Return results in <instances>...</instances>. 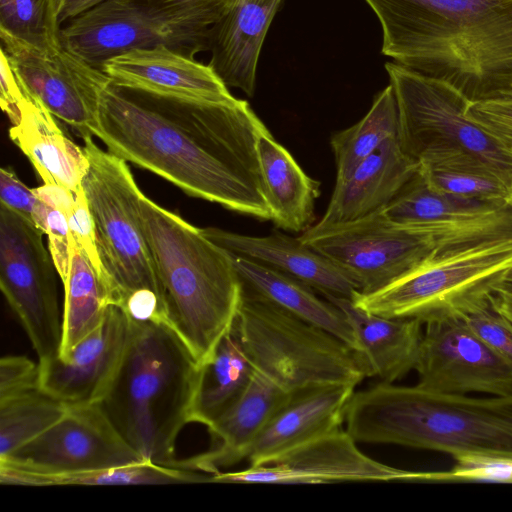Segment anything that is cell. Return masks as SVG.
<instances>
[{
  "label": "cell",
  "mask_w": 512,
  "mask_h": 512,
  "mask_svg": "<svg viewBox=\"0 0 512 512\" xmlns=\"http://www.w3.org/2000/svg\"><path fill=\"white\" fill-rule=\"evenodd\" d=\"M382 213L404 225L471 228L512 224V202H491L448 194L431 187L418 172Z\"/></svg>",
  "instance_id": "obj_26"
},
{
  "label": "cell",
  "mask_w": 512,
  "mask_h": 512,
  "mask_svg": "<svg viewBox=\"0 0 512 512\" xmlns=\"http://www.w3.org/2000/svg\"><path fill=\"white\" fill-rule=\"evenodd\" d=\"M282 0H243L208 32L209 65L228 87L252 97L261 48Z\"/></svg>",
  "instance_id": "obj_23"
},
{
  "label": "cell",
  "mask_w": 512,
  "mask_h": 512,
  "mask_svg": "<svg viewBox=\"0 0 512 512\" xmlns=\"http://www.w3.org/2000/svg\"><path fill=\"white\" fill-rule=\"evenodd\" d=\"M265 128L242 99H183L110 79L92 132L110 153L190 196L271 221L256 149Z\"/></svg>",
  "instance_id": "obj_1"
},
{
  "label": "cell",
  "mask_w": 512,
  "mask_h": 512,
  "mask_svg": "<svg viewBox=\"0 0 512 512\" xmlns=\"http://www.w3.org/2000/svg\"><path fill=\"white\" fill-rule=\"evenodd\" d=\"M202 231L227 252L292 276L323 295L351 298L358 290L344 270L299 238L277 230L266 236H250L212 227Z\"/></svg>",
  "instance_id": "obj_21"
},
{
  "label": "cell",
  "mask_w": 512,
  "mask_h": 512,
  "mask_svg": "<svg viewBox=\"0 0 512 512\" xmlns=\"http://www.w3.org/2000/svg\"><path fill=\"white\" fill-rule=\"evenodd\" d=\"M9 136L43 183L59 184L74 193L82 191L89 165L85 150L63 132L56 117L38 100L25 94L19 121L10 127Z\"/></svg>",
  "instance_id": "obj_25"
},
{
  "label": "cell",
  "mask_w": 512,
  "mask_h": 512,
  "mask_svg": "<svg viewBox=\"0 0 512 512\" xmlns=\"http://www.w3.org/2000/svg\"><path fill=\"white\" fill-rule=\"evenodd\" d=\"M101 71L116 84L164 96L208 102L235 99L209 64L166 45L113 57L103 63Z\"/></svg>",
  "instance_id": "obj_18"
},
{
  "label": "cell",
  "mask_w": 512,
  "mask_h": 512,
  "mask_svg": "<svg viewBox=\"0 0 512 512\" xmlns=\"http://www.w3.org/2000/svg\"><path fill=\"white\" fill-rule=\"evenodd\" d=\"M229 255L243 285L295 316L330 332L358 352L355 333L340 308L318 298L312 287L292 276L232 253Z\"/></svg>",
  "instance_id": "obj_28"
},
{
  "label": "cell",
  "mask_w": 512,
  "mask_h": 512,
  "mask_svg": "<svg viewBox=\"0 0 512 512\" xmlns=\"http://www.w3.org/2000/svg\"><path fill=\"white\" fill-rule=\"evenodd\" d=\"M291 396L266 375L253 370L239 400L207 428L211 437L209 449L178 460L177 467L212 475L246 459L252 443Z\"/></svg>",
  "instance_id": "obj_20"
},
{
  "label": "cell",
  "mask_w": 512,
  "mask_h": 512,
  "mask_svg": "<svg viewBox=\"0 0 512 512\" xmlns=\"http://www.w3.org/2000/svg\"><path fill=\"white\" fill-rule=\"evenodd\" d=\"M0 199L1 204L34 224L33 214L38 197L33 189L28 188L18 178L11 167H3L0 170Z\"/></svg>",
  "instance_id": "obj_43"
},
{
  "label": "cell",
  "mask_w": 512,
  "mask_h": 512,
  "mask_svg": "<svg viewBox=\"0 0 512 512\" xmlns=\"http://www.w3.org/2000/svg\"><path fill=\"white\" fill-rule=\"evenodd\" d=\"M145 461L124 440L99 403L68 405L66 414L0 466L40 474H72Z\"/></svg>",
  "instance_id": "obj_13"
},
{
  "label": "cell",
  "mask_w": 512,
  "mask_h": 512,
  "mask_svg": "<svg viewBox=\"0 0 512 512\" xmlns=\"http://www.w3.org/2000/svg\"><path fill=\"white\" fill-rule=\"evenodd\" d=\"M357 443L512 457V395L472 397L381 382L354 392L345 417Z\"/></svg>",
  "instance_id": "obj_3"
},
{
  "label": "cell",
  "mask_w": 512,
  "mask_h": 512,
  "mask_svg": "<svg viewBox=\"0 0 512 512\" xmlns=\"http://www.w3.org/2000/svg\"><path fill=\"white\" fill-rule=\"evenodd\" d=\"M324 296L346 315L367 377L394 383L414 370L423 333L419 320L382 317L358 308L351 298Z\"/></svg>",
  "instance_id": "obj_24"
},
{
  "label": "cell",
  "mask_w": 512,
  "mask_h": 512,
  "mask_svg": "<svg viewBox=\"0 0 512 512\" xmlns=\"http://www.w3.org/2000/svg\"><path fill=\"white\" fill-rule=\"evenodd\" d=\"M466 114L512 156V98L470 103Z\"/></svg>",
  "instance_id": "obj_40"
},
{
  "label": "cell",
  "mask_w": 512,
  "mask_h": 512,
  "mask_svg": "<svg viewBox=\"0 0 512 512\" xmlns=\"http://www.w3.org/2000/svg\"><path fill=\"white\" fill-rule=\"evenodd\" d=\"M352 385H324L293 394L248 450L250 466L265 465L307 442L342 428Z\"/></svg>",
  "instance_id": "obj_19"
},
{
  "label": "cell",
  "mask_w": 512,
  "mask_h": 512,
  "mask_svg": "<svg viewBox=\"0 0 512 512\" xmlns=\"http://www.w3.org/2000/svg\"><path fill=\"white\" fill-rule=\"evenodd\" d=\"M493 294L475 301L456 317L491 349L512 362V324L496 309Z\"/></svg>",
  "instance_id": "obj_37"
},
{
  "label": "cell",
  "mask_w": 512,
  "mask_h": 512,
  "mask_svg": "<svg viewBox=\"0 0 512 512\" xmlns=\"http://www.w3.org/2000/svg\"><path fill=\"white\" fill-rule=\"evenodd\" d=\"M493 301L496 309L512 324V296L495 293Z\"/></svg>",
  "instance_id": "obj_47"
},
{
  "label": "cell",
  "mask_w": 512,
  "mask_h": 512,
  "mask_svg": "<svg viewBox=\"0 0 512 512\" xmlns=\"http://www.w3.org/2000/svg\"><path fill=\"white\" fill-rule=\"evenodd\" d=\"M130 322L122 362L99 405L143 460L177 467L176 440L191 423L199 366L166 324Z\"/></svg>",
  "instance_id": "obj_5"
},
{
  "label": "cell",
  "mask_w": 512,
  "mask_h": 512,
  "mask_svg": "<svg viewBox=\"0 0 512 512\" xmlns=\"http://www.w3.org/2000/svg\"><path fill=\"white\" fill-rule=\"evenodd\" d=\"M131 322L111 305L101 325L64 357L38 361L39 386L67 405L99 403L122 362Z\"/></svg>",
  "instance_id": "obj_17"
},
{
  "label": "cell",
  "mask_w": 512,
  "mask_h": 512,
  "mask_svg": "<svg viewBox=\"0 0 512 512\" xmlns=\"http://www.w3.org/2000/svg\"><path fill=\"white\" fill-rule=\"evenodd\" d=\"M162 11L147 0H106L67 21L62 46L101 70L103 63L134 49L166 45L194 57L208 50V32Z\"/></svg>",
  "instance_id": "obj_12"
},
{
  "label": "cell",
  "mask_w": 512,
  "mask_h": 512,
  "mask_svg": "<svg viewBox=\"0 0 512 512\" xmlns=\"http://www.w3.org/2000/svg\"><path fill=\"white\" fill-rule=\"evenodd\" d=\"M399 111V142L420 168L485 173L512 192V156L466 110L470 102L450 85L395 62L385 64Z\"/></svg>",
  "instance_id": "obj_7"
},
{
  "label": "cell",
  "mask_w": 512,
  "mask_h": 512,
  "mask_svg": "<svg viewBox=\"0 0 512 512\" xmlns=\"http://www.w3.org/2000/svg\"><path fill=\"white\" fill-rule=\"evenodd\" d=\"M418 170L419 165L402 150L399 138L386 141L344 181L335 183L319 223L349 222L382 210Z\"/></svg>",
  "instance_id": "obj_22"
},
{
  "label": "cell",
  "mask_w": 512,
  "mask_h": 512,
  "mask_svg": "<svg viewBox=\"0 0 512 512\" xmlns=\"http://www.w3.org/2000/svg\"><path fill=\"white\" fill-rule=\"evenodd\" d=\"M494 293L512 296V266L499 279Z\"/></svg>",
  "instance_id": "obj_48"
},
{
  "label": "cell",
  "mask_w": 512,
  "mask_h": 512,
  "mask_svg": "<svg viewBox=\"0 0 512 512\" xmlns=\"http://www.w3.org/2000/svg\"><path fill=\"white\" fill-rule=\"evenodd\" d=\"M419 172L431 187L448 194L482 201L512 202L511 190L489 174L420 167Z\"/></svg>",
  "instance_id": "obj_35"
},
{
  "label": "cell",
  "mask_w": 512,
  "mask_h": 512,
  "mask_svg": "<svg viewBox=\"0 0 512 512\" xmlns=\"http://www.w3.org/2000/svg\"><path fill=\"white\" fill-rule=\"evenodd\" d=\"M256 149L271 221L281 229L304 232L314 220L319 183L302 170L267 128L258 135Z\"/></svg>",
  "instance_id": "obj_27"
},
{
  "label": "cell",
  "mask_w": 512,
  "mask_h": 512,
  "mask_svg": "<svg viewBox=\"0 0 512 512\" xmlns=\"http://www.w3.org/2000/svg\"><path fill=\"white\" fill-rule=\"evenodd\" d=\"M39 386V365L26 356L6 355L0 360V400Z\"/></svg>",
  "instance_id": "obj_41"
},
{
  "label": "cell",
  "mask_w": 512,
  "mask_h": 512,
  "mask_svg": "<svg viewBox=\"0 0 512 512\" xmlns=\"http://www.w3.org/2000/svg\"><path fill=\"white\" fill-rule=\"evenodd\" d=\"M382 53L470 103L512 98V0H365Z\"/></svg>",
  "instance_id": "obj_2"
},
{
  "label": "cell",
  "mask_w": 512,
  "mask_h": 512,
  "mask_svg": "<svg viewBox=\"0 0 512 512\" xmlns=\"http://www.w3.org/2000/svg\"><path fill=\"white\" fill-rule=\"evenodd\" d=\"M43 234L0 204V288L39 361L57 357L62 341L59 274Z\"/></svg>",
  "instance_id": "obj_11"
},
{
  "label": "cell",
  "mask_w": 512,
  "mask_h": 512,
  "mask_svg": "<svg viewBox=\"0 0 512 512\" xmlns=\"http://www.w3.org/2000/svg\"><path fill=\"white\" fill-rule=\"evenodd\" d=\"M444 471H421V483H503L512 484V457L462 455L453 458Z\"/></svg>",
  "instance_id": "obj_36"
},
{
  "label": "cell",
  "mask_w": 512,
  "mask_h": 512,
  "mask_svg": "<svg viewBox=\"0 0 512 512\" xmlns=\"http://www.w3.org/2000/svg\"><path fill=\"white\" fill-rule=\"evenodd\" d=\"M210 475L148 461L72 474H40L0 466V482L17 486L147 485L209 482Z\"/></svg>",
  "instance_id": "obj_31"
},
{
  "label": "cell",
  "mask_w": 512,
  "mask_h": 512,
  "mask_svg": "<svg viewBox=\"0 0 512 512\" xmlns=\"http://www.w3.org/2000/svg\"><path fill=\"white\" fill-rule=\"evenodd\" d=\"M396 138H399V111L394 88L389 84L375 96L360 121L332 135L336 183L344 181L382 144Z\"/></svg>",
  "instance_id": "obj_32"
},
{
  "label": "cell",
  "mask_w": 512,
  "mask_h": 512,
  "mask_svg": "<svg viewBox=\"0 0 512 512\" xmlns=\"http://www.w3.org/2000/svg\"><path fill=\"white\" fill-rule=\"evenodd\" d=\"M88 169L82 189L92 216L104 284L112 305L148 320L166 310L164 290L146 240L141 190L127 162L86 138Z\"/></svg>",
  "instance_id": "obj_6"
},
{
  "label": "cell",
  "mask_w": 512,
  "mask_h": 512,
  "mask_svg": "<svg viewBox=\"0 0 512 512\" xmlns=\"http://www.w3.org/2000/svg\"><path fill=\"white\" fill-rule=\"evenodd\" d=\"M33 221L47 235L50 254L59 278L63 281L68 273L71 253V236L67 217L38 198Z\"/></svg>",
  "instance_id": "obj_38"
},
{
  "label": "cell",
  "mask_w": 512,
  "mask_h": 512,
  "mask_svg": "<svg viewBox=\"0 0 512 512\" xmlns=\"http://www.w3.org/2000/svg\"><path fill=\"white\" fill-rule=\"evenodd\" d=\"M106 0H55L58 22L61 25Z\"/></svg>",
  "instance_id": "obj_46"
},
{
  "label": "cell",
  "mask_w": 512,
  "mask_h": 512,
  "mask_svg": "<svg viewBox=\"0 0 512 512\" xmlns=\"http://www.w3.org/2000/svg\"><path fill=\"white\" fill-rule=\"evenodd\" d=\"M67 220L71 238L84 251L104 282L94 224L83 189L77 196L75 207L67 215Z\"/></svg>",
  "instance_id": "obj_42"
},
{
  "label": "cell",
  "mask_w": 512,
  "mask_h": 512,
  "mask_svg": "<svg viewBox=\"0 0 512 512\" xmlns=\"http://www.w3.org/2000/svg\"><path fill=\"white\" fill-rule=\"evenodd\" d=\"M1 49L25 94L38 100L83 140L93 137L100 94L110 81L104 72L64 47L48 53L1 39Z\"/></svg>",
  "instance_id": "obj_15"
},
{
  "label": "cell",
  "mask_w": 512,
  "mask_h": 512,
  "mask_svg": "<svg viewBox=\"0 0 512 512\" xmlns=\"http://www.w3.org/2000/svg\"><path fill=\"white\" fill-rule=\"evenodd\" d=\"M414 370L420 388L451 394L512 395V362L459 317L425 323Z\"/></svg>",
  "instance_id": "obj_14"
},
{
  "label": "cell",
  "mask_w": 512,
  "mask_h": 512,
  "mask_svg": "<svg viewBox=\"0 0 512 512\" xmlns=\"http://www.w3.org/2000/svg\"><path fill=\"white\" fill-rule=\"evenodd\" d=\"M140 218L161 281L167 325L198 366L231 329L242 282L229 253L177 214L141 192Z\"/></svg>",
  "instance_id": "obj_4"
},
{
  "label": "cell",
  "mask_w": 512,
  "mask_h": 512,
  "mask_svg": "<svg viewBox=\"0 0 512 512\" xmlns=\"http://www.w3.org/2000/svg\"><path fill=\"white\" fill-rule=\"evenodd\" d=\"M512 266V236L446 251L372 293L355 291L360 309L387 318L427 322L456 317L472 303L494 293Z\"/></svg>",
  "instance_id": "obj_9"
},
{
  "label": "cell",
  "mask_w": 512,
  "mask_h": 512,
  "mask_svg": "<svg viewBox=\"0 0 512 512\" xmlns=\"http://www.w3.org/2000/svg\"><path fill=\"white\" fill-rule=\"evenodd\" d=\"M0 58V105L14 125L19 121L20 104L25 98V93L2 49Z\"/></svg>",
  "instance_id": "obj_44"
},
{
  "label": "cell",
  "mask_w": 512,
  "mask_h": 512,
  "mask_svg": "<svg viewBox=\"0 0 512 512\" xmlns=\"http://www.w3.org/2000/svg\"><path fill=\"white\" fill-rule=\"evenodd\" d=\"M33 190L40 200L61 211L66 217L75 207L77 196L80 193H74L68 188L55 183H43V185Z\"/></svg>",
  "instance_id": "obj_45"
},
{
  "label": "cell",
  "mask_w": 512,
  "mask_h": 512,
  "mask_svg": "<svg viewBox=\"0 0 512 512\" xmlns=\"http://www.w3.org/2000/svg\"><path fill=\"white\" fill-rule=\"evenodd\" d=\"M372 293L442 253L434 232L389 220L381 210L341 223H316L298 237Z\"/></svg>",
  "instance_id": "obj_10"
},
{
  "label": "cell",
  "mask_w": 512,
  "mask_h": 512,
  "mask_svg": "<svg viewBox=\"0 0 512 512\" xmlns=\"http://www.w3.org/2000/svg\"><path fill=\"white\" fill-rule=\"evenodd\" d=\"M156 8L203 28H211L243 0H147Z\"/></svg>",
  "instance_id": "obj_39"
},
{
  "label": "cell",
  "mask_w": 512,
  "mask_h": 512,
  "mask_svg": "<svg viewBox=\"0 0 512 512\" xmlns=\"http://www.w3.org/2000/svg\"><path fill=\"white\" fill-rule=\"evenodd\" d=\"M419 482V471L396 468L364 454L342 428L318 437L272 462L236 472H217L213 483L326 484Z\"/></svg>",
  "instance_id": "obj_16"
},
{
  "label": "cell",
  "mask_w": 512,
  "mask_h": 512,
  "mask_svg": "<svg viewBox=\"0 0 512 512\" xmlns=\"http://www.w3.org/2000/svg\"><path fill=\"white\" fill-rule=\"evenodd\" d=\"M55 0H0V38L42 52L62 48Z\"/></svg>",
  "instance_id": "obj_34"
},
{
  "label": "cell",
  "mask_w": 512,
  "mask_h": 512,
  "mask_svg": "<svg viewBox=\"0 0 512 512\" xmlns=\"http://www.w3.org/2000/svg\"><path fill=\"white\" fill-rule=\"evenodd\" d=\"M233 328L253 370L290 395L324 385L356 387L367 378L345 342L243 284Z\"/></svg>",
  "instance_id": "obj_8"
},
{
  "label": "cell",
  "mask_w": 512,
  "mask_h": 512,
  "mask_svg": "<svg viewBox=\"0 0 512 512\" xmlns=\"http://www.w3.org/2000/svg\"><path fill=\"white\" fill-rule=\"evenodd\" d=\"M62 283L64 307L58 357H64L78 342L97 329L112 305L103 280L72 238L69 269Z\"/></svg>",
  "instance_id": "obj_30"
},
{
  "label": "cell",
  "mask_w": 512,
  "mask_h": 512,
  "mask_svg": "<svg viewBox=\"0 0 512 512\" xmlns=\"http://www.w3.org/2000/svg\"><path fill=\"white\" fill-rule=\"evenodd\" d=\"M252 373V365L232 325L212 358L198 367L190 422L213 426L242 396Z\"/></svg>",
  "instance_id": "obj_29"
},
{
  "label": "cell",
  "mask_w": 512,
  "mask_h": 512,
  "mask_svg": "<svg viewBox=\"0 0 512 512\" xmlns=\"http://www.w3.org/2000/svg\"><path fill=\"white\" fill-rule=\"evenodd\" d=\"M67 410V404L40 387L0 400V459L43 434Z\"/></svg>",
  "instance_id": "obj_33"
}]
</instances>
